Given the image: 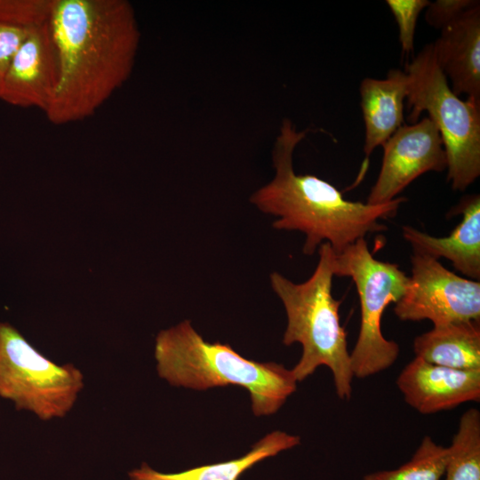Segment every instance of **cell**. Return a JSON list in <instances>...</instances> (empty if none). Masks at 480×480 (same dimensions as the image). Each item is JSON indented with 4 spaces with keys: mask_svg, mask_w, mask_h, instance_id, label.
Segmentation results:
<instances>
[{
    "mask_svg": "<svg viewBox=\"0 0 480 480\" xmlns=\"http://www.w3.org/2000/svg\"><path fill=\"white\" fill-rule=\"evenodd\" d=\"M334 275L353 280L360 302L359 334L349 353L354 377L364 379L387 370L398 358L400 348L384 337L381 318L386 308L404 295L409 276L397 264L375 259L365 238L335 253Z\"/></svg>",
    "mask_w": 480,
    "mask_h": 480,
    "instance_id": "cell-6",
    "label": "cell"
},
{
    "mask_svg": "<svg viewBox=\"0 0 480 480\" xmlns=\"http://www.w3.org/2000/svg\"><path fill=\"white\" fill-rule=\"evenodd\" d=\"M408 286L394 312L402 321L429 320L433 325L480 321V283L456 275L438 260L413 252Z\"/></svg>",
    "mask_w": 480,
    "mask_h": 480,
    "instance_id": "cell-8",
    "label": "cell"
},
{
    "mask_svg": "<svg viewBox=\"0 0 480 480\" xmlns=\"http://www.w3.org/2000/svg\"><path fill=\"white\" fill-rule=\"evenodd\" d=\"M50 24L60 73L44 109L55 125L83 121L129 79L140 43L127 0H52Z\"/></svg>",
    "mask_w": 480,
    "mask_h": 480,
    "instance_id": "cell-1",
    "label": "cell"
},
{
    "mask_svg": "<svg viewBox=\"0 0 480 480\" xmlns=\"http://www.w3.org/2000/svg\"><path fill=\"white\" fill-rule=\"evenodd\" d=\"M52 0H0V21L31 28L48 20Z\"/></svg>",
    "mask_w": 480,
    "mask_h": 480,
    "instance_id": "cell-19",
    "label": "cell"
},
{
    "mask_svg": "<svg viewBox=\"0 0 480 480\" xmlns=\"http://www.w3.org/2000/svg\"><path fill=\"white\" fill-rule=\"evenodd\" d=\"M359 92L365 127L364 152L369 157L403 125L408 93L407 75L392 68L385 79L366 77L362 80Z\"/></svg>",
    "mask_w": 480,
    "mask_h": 480,
    "instance_id": "cell-14",
    "label": "cell"
},
{
    "mask_svg": "<svg viewBox=\"0 0 480 480\" xmlns=\"http://www.w3.org/2000/svg\"><path fill=\"white\" fill-rule=\"evenodd\" d=\"M462 219L447 236L436 237L412 226L402 227L403 236L415 253L438 260L445 258L469 279H480V196L463 197L452 211Z\"/></svg>",
    "mask_w": 480,
    "mask_h": 480,
    "instance_id": "cell-13",
    "label": "cell"
},
{
    "mask_svg": "<svg viewBox=\"0 0 480 480\" xmlns=\"http://www.w3.org/2000/svg\"><path fill=\"white\" fill-rule=\"evenodd\" d=\"M444 480H480V412L468 409L448 446Z\"/></svg>",
    "mask_w": 480,
    "mask_h": 480,
    "instance_id": "cell-17",
    "label": "cell"
},
{
    "mask_svg": "<svg viewBox=\"0 0 480 480\" xmlns=\"http://www.w3.org/2000/svg\"><path fill=\"white\" fill-rule=\"evenodd\" d=\"M396 383L407 404L422 414L480 400V369H452L414 357L401 371Z\"/></svg>",
    "mask_w": 480,
    "mask_h": 480,
    "instance_id": "cell-11",
    "label": "cell"
},
{
    "mask_svg": "<svg viewBox=\"0 0 480 480\" xmlns=\"http://www.w3.org/2000/svg\"><path fill=\"white\" fill-rule=\"evenodd\" d=\"M382 147L381 167L367 196L369 204H387L423 173L447 168L440 133L428 116L403 124Z\"/></svg>",
    "mask_w": 480,
    "mask_h": 480,
    "instance_id": "cell-9",
    "label": "cell"
},
{
    "mask_svg": "<svg viewBox=\"0 0 480 480\" xmlns=\"http://www.w3.org/2000/svg\"><path fill=\"white\" fill-rule=\"evenodd\" d=\"M300 443V436L284 431H273L259 440L243 456L228 461L203 465L176 473H164L146 462L128 473L129 480H238L240 476L260 461L292 449Z\"/></svg>",
    "mask_w": 480,
    "mask_h": 480,
    "instance_id": "cell-16",
    "label": "cell"
},
{
    "mask_svg": "<svg viewBox=\"0 0 480 480\" xmlns=\"http://www.w3.org/2000/svg\"><path fill=\"white\" fill-rule=\"evenodd\" d=\"M154 356L158 376L172 386L195 390L244 388L256 416L276 413L297 388L292 370L275 362L246 359L228 344L208 342L188 319L158 332Z\"/></svg>",
    "mask_w": 480,
    "mask_h": 480,
    "instance_id": "cell-3",
    "label": "cell"
},
{
    "mask_svg": "<svg viewBox=\"0 0 480 480\" xmlns=\"http://www.w3.org/2000/svg\"><path fill=\"white\" fill-rule=\"evenodd\" d=\"M432 45L452 92L480 104V2L441 29Z\"/></svg>",
    "mask_w": 480,
    "mask_h": 480,
    "instance_id": "cell-12",
    "label": "cell"
},
{
    "mask_svg": "<svg viewBox=\"0 0 480 480\" xmlns=\"http://www.w3.org/2000/svg\"><path fill=\"white\" fill-rule=\"evenodd\" d=\"M428 0H387L398 27L399 42L404 52H411L420 13L429 4Z\"/></svg>",
    "mask_w": 480,
    "mask_h": 480,
    "instance_id": "cell-20",
    "label": "cell"
},
{
    "mask_svg": "<svg viewBox=\"0 0 480 480\" xmlns=\"http://www.w3.org/2000/svg\"><path fill=\"white\" fill-rule=\"evenodd\" d=\"M415 357L458 370L480 369L479 321L451 322L433 325L412 343Z\"/></svg>",
    "mask_w": 480,
    "mask_h": 480,
    "instance_id": "cell-15",
    "label": "cell"
},
{
    "mask_svg": "<svg viewBox=\"0 0 480 480\" xmlns=\"http://www.w3.org/2000/svg\"><path fill=\"white\" fill-rule=\"evenodd\" d=\"M448 457V447L426 436L412 458L395 469L369 473L363 480H441Z\"/></svg>",
    "mask_w": 480,
    "mask_h": 480,
    "instance_id": "cell-18",
    "label": "cell"
},
{
    "mask_svg": "<svg viewBox=\"0 0 480 480\" xmlns=\"http://www.w3.org/2000/svg\"><path fill=\"white\" fill-rule=\"evenodd\" d=\"M406 97L412 124L422 112L437 128L447 159V180L464 191L480 175V104L462 100L451 89L440 69L432 44L406 64Z\"/></svg>",
    "mask_w": 480,
    "mask_h": 480,
    "instance_id": "cell-5",
    "label": "cell"
},
{
    "mask_svg": "<svg viewBox=\"0 0 480 480\" xmlns=\"http://www.w3.org/2000/svg\"><path fill=\"white\" fill-rule=\"evenodd\" d=\"M335 252L328 243L318 247V262L308 279L293 283L278 272L269 278L273 291L281 300L287 316L283 343H300L301 357L292 372L298 382L312 375L321 365L332 374L335 392L349 400L354 378L347 335L340 324L341 301L332 293Z\"/></svg>",
    "mask_w": 480,
    "mask_h": 480,
    "instance_id": "cell-4",
    "label": "cell"
},
{
    "mask_svg": "<svg viewBox=\"0 0 480 480\" xmlns=\"http://www.w3.org/2000/svg\"><path fill=\"white\" fill-rule=\"evenodd\" d=\"M29 29L0 21V90L9 67Z\"/></svg>",
    "mask_w": 480,
    "mask_h": 480,
    "instance_id": "cell-22",
    "label": "cell"
},
{
    "mask_svg": "<svg viewBox=\"0 0 480 480\" xmlns=\"http://www.w3.org/2000/svg\"><path fill=\"white\" fill-rule=\"evenodd\" d=\"M84 386L73 364H57L12 324L0 323V396L48 421L64 418Z\"/></svg>",
    "mask_w": 480,
    "mask_h": 480,
    "instance_id": "cell-7",
    "label": "cell"
},
{
    "mask_svg": "<svg viewBox=\"0 0 480 480\" xmlns=\"http://www.w3.org/2000/svg\"><path fill=\"white\" fill-rule=\"evenodd\" d=\"M59 73L58 49L49 19L29 29L5 75L0 100L44 112L56 89Z\"/></svg>",
    "mask_w": 480,
    "mask_h": 480,
    "instance_id": "cell-10",
    "label": "cell"
},
{
    "mask_svg": "<svg viewBox=\"0 0 480 480\" xmlns=\"http://www.w3.org/2000/svg\"><path fill=\"white\" fill-rule=\"evenodd\" d=\"M307 134L308 130H297L290 119L283 120L272 151L275 176L251 196L250 202L277 217L273 228L303 233L305 255L314 254L323 243L339 254L368 234L387 230L380 220L394 217L407 199L398 196L378 205L350 201L328 181L296 173L293 153Z\"/></svg>",
    "mask_w": 480,
    "mask_h": 480,
    "instance_id": "cell-2",
    "label": "cell"
},
{
    "mask_svg": "<svg viewBox=\"0 0 480 480\" xmlns=\"http://www.w3.org/2000/svg\"><path fill=\"white\" fill-rule=\"evenodd\" d=\"M478 2V0H436L430 2L425 11V20L429 26L443 29Z\"/></svg>",
    "mask_w": 480,
    "mask_h": 480,
    "instance_id": "cell-21",
    "label": "cell"
}]
</instances>
